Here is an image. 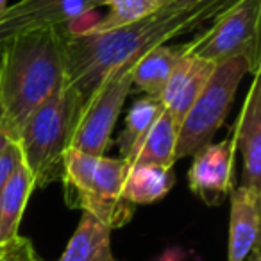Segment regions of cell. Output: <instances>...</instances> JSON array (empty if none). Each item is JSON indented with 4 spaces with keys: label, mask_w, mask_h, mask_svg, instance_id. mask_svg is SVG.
Returning a JSON list of instances; mask_svg holds the SVG:
<instances>
[{
    "label": "cell",
    "mask_w": 261,
    "mask_h": 261,
    "mask_svg": "<svg viewBox=\"0 0 261 261\" xmlns=\"http://www.w3.org/2000/svg\"><path fill=\"white\" fill-rule=\"evenodd\" d=\"M240 0H167L150 15L106 33H70L66 40V84L86 100L98 84L145 52L190 34Z\"/></svg>",
    "instance_id": "obj_1"
},
{
    "label": "cell",
    "mask_w": 261,
    "mask_h": 261,
    "mask_svg": "<svg viewBox=\"0 0 261 261\" xmlns=\"http://www.w3.org/2000/svg\"><path fill=\"white\" fill-rule=\"evenodd\" d=\"M68 27L33 31L0 47V130L18 142L25 122L66 84Z\"/></svg>",
    "instance_id": "obj_2"
},
{
    "label": "cell",
    "mask_w": 261,
    "mask_h": 261,
    "mask_svg": "<svg viewBox=\"0 0 261 261\" xmlns=\"http://www.w3.org/2000/svg\"><path fill=\"white\" fill-rule=\"evenodd\" d=\"M83 106L84 98L79 91L65 84L25 122L18 145L34 179V188H45L63 179L65 152L72 147Z\"/></svg>",
    "instance_id": "obj_3"
},
{
    "label": "cell",
    "mask_w": 261,
    "mask_h": 261,
    "mask_svg": "<svg viewBox=\"0 0 261 261\" xmlns=\"http://www.w3.org/2000/svg\"><path fill=\"white\" fill-rule=\"evenodd\" d=\"M127 170L129 163L122 158H97L68 149L61 179L66 206L95 215L111 229L123 227L135 215V206L122 197Z\"/></svg>",
    "instance_id": "obj_4"
},
{
    "label": "cell",
    "mask_w": 261,
    "mask_h": 261,
    "mask_svg": "<svg viewBox=\"0 0 261 261\" xmlns=\"http://www.w3.org/2000/svg\"><path fill=\"white\" fill-rule=\"evenodd\" d=\"M250 72L245 58H232L215 65L204 90L182 118L175 143V161L193 156L200 147L211 143L227 118L240 83Z\"/></svg>",
    "instance_id": "obj_5"
},
{
    "label": "cell",
    "mask_w": 261,
    "mask_h": 261,
    "mask_svg": "<svg viewBox=\"0 0 261 261\" xmlns=\"http://www.w3.org/2000/svg\"><path fill=\"white\" fill-rule=\"evenodd\" d=\"M259 20L261 0H240L190 43H182L186 56L215 65L232 58H245L250 73H259Z\"/></svg>",
    "instance_id": "obj_6"
},
{
    "label": "cell",
    "mask_w": 261,
    "mask_h": 261,
    "mask_svg": "<svg viewBox=\"0 0 261 261\" xmlns=\"http://www.w3.org/2000/svg\"><path fill=\"white\" fill-rule=\"evenodd\" d=\"M133 65L135 63L113 70L84 100L70 149L97 158L104 156L123 102L133 90Z\"/></svg>",
    "instance_id": "obj_7"
},
{
    "label": "cell",
    "mask_w": 261,
    "mask_h": 261,
    "mask_svg": "<svg viewBox=\"0 0 261 261\" xmlns=\"http://www.w3.org/2000/svg\"><path fill=\"white\" fill-rule=\"evenodd\" d=\"M98 6V0H20L0 16V47L33 31L66 27Z\"/></svg>",
    "instance_id": "obj_8"
},
{
    "label": "cell",
    "mask_w": 261,
    "mask_h": 261,
    "mask_svg": "<svg viewBox=\"0 0 261 261\" xmlns=\"http://www.w3.org/2000/svg\"><path fill=\"white\" fill-rule=\"evenodd\" d=\"M236 142L232 130L218 143H207L193 154L188 186L206 206H220L232 192Z\"/></svg>",
    "instance_id": "obj_9"
},
{
    "label": "cell",
    "mask_w": 261,
    "mask_h": 261,
    "mask_svg": "<svg viewBox=\"0 0 261 261\" xmlns=\"http://www.w3.org/2000/svg\"><path fill=\"white\" fill-rule=\"evenodd\" d=\"M236 150L243 160L242 186L261 190V84L254 75L243 108L232 129Z\"/></svg>",
    "instance_id": "obj_10"
},
{
    "label": "cell",
    "mask_w": 261,
    "mask_h": 261,
    "mask_svg": "<svg viewBox=\"0 0 261 261\" xmlns=\"http://www.w3.org/2000/svg\"><path fill=\"white\" fill-rule=\"evenodd\" d=\"M229 215L227 261H247L259 240L261 190L238 186L232 188Z\"/></svg>",
    "instance_id": "obj_11"
},
{
    "label": "cell",
    "mask_w": 261,
    "mask_h": 261,
    "mask_svg": "<svg viewBox=\"0 0 261 261\" xmlns=\"http://www.w3.org/2000/svg\"><path fill=\"white\" fill-rule=\"evenodd\" d=\"M213 68L215 63L186 54L175 65L160 100L177 125H181L186 113L204 90Z\"/></svg>",
    "instance_id": "obj_12"
},
{
    "label": "cell",
    "mask_w": 261,
    "mask_h": 261,
    "mask_svg": "<svg viewBox=\"0 0 261 261\" xmlns=\"http://www.w3.org/2000/svg\"><path fill=\"white\" fill-rule=\"evenodd\" d=\"M182 56H185L182 45H161L145 52L133 65L130 72L133 84L147 93V97L160 100L175 65Z\"/></svg>",
    "instance_id": "obj_13"
},
{
    "label": "cell",
    "mask_w": 261,
    "mask_h": 261,
    "mask_svg": "<svg viewBox=\"0 0 261 261\" xmlns=\"http://www.w3.org/2000/svg\"><path fill=\"white\" fill-rule=\"evenodd\" d=\"M111 231L95 215L83 211L79 225L58 261H116L111 252Z\"/></svg>",
    "instance_id": "obj_14"
},
{
    "label": "cell",
    "mask_w": 261,
    "mask_h": 261,
    "mask_svg": "<svg viewBox=\"0 0 261 261\" xmlns=\"http://www.w3.org/2000/svg\"><path fill=\"white\" fill-rule=\"evenodd\" d=\"M34 192V179L25 163H20L0 190V243L18 236L23 211Z\"/></svg>",
    "instance_id": "obj_15"
},
{
    "label": "cell",
    "mask_w": 261,
    "mask_h": 261,
    "mask_svg": "<svg viewBox=\"0 0 261 261\" xmlns=\"http://www.w3.org/2000/svg\"><path fill=\"white\" fill-rule=\"evenodd\" d=\"M174 185L175 177L172 168L154 165H129L122 186V197L133 206H145L161 200Z\"/></svg>",
    "instance_id": "obj_16"
},
{
    "label": "cell",
    "mask_w": 261,
    "mask_h": 261,
    "mask_svg": "<svg viewBox=\"0 0 261 261\" xmlns=\"http://www.w3.org/2000/svg\"><path fill=\"white\" fill-rule=\"evenodd\" d=\"M179 125L167 111L154 122L143 142L140 143L129 165H154V167L172 168L175 165V143H177Z\"/></svg>",
    "instance_id": "obj_17"
},
{
    "label": "cell",
    "mask_w": 261,
    "mask_h": 261,
    "mask_svg": "<svg viewBox=\"0 0 261 261\" xmlns=\"http://www.w3.org/2000/svg\"><path fill=\"white\" fill-rule=\"evenodd\" d=\"M165 111L161 100L156 98H140L133 104V108L129 109L125 118V125H123L122 133L118 135V149L122 160L129 161L135 156V152L138 150L140 143L143 142V138L147 136V133L150 130V127L154 125L160 115Z\"/></svg>",
    "instance_id": "obj_18"
},
{
    "label": "cell",
    "mask_w": 261,
    "mask_h": 261,
    "mask_svg": "<svg viewBox=\"0 0 261 261\" xmlns=\"http://www.w3.org/2000/svg\"><path fill=\"white\" fill-rule=\"evenodd\" d=\"M167 0H104L102 6L109 8L108 15L100 22L93 23L91 27L79 31V33H106V31L118 29V27L133 23L154 13Z\"/></svg>",
    "instance_id": "obj_19"
},
{
    "label": "cell",
    "mask_w": 261,
    "mask_h": 261,
    "mask_svg": "<svg viewBox=\"0 0 261 261\" xmlns=\"http://www.w3.org/2000/svg\"><path fill=\"white\" fill-rule=\"evenodd\" d=\"M0 261H40L29 238L15 236L9 242L0 243Z\"/></svg>",
    "instance_id": "obj_20"
},
{
    "label": "cell",
    "mask_w": 261,
    "mask_h": 261,
    "mask_svg": "<svg viewBox=\"0 0 261 261\" xmlns=\"http://www.w3.org/2000/svg\"><path fill=\"white\" fill-rule=\"evenodd\" d=\"M20 163H23V154L18 142H9L0 152V190L8 182V179L18 168Z\"/></svg>",
    "instance_id": "obj_21"
},
{
    "label": "cell",
    "mask_w": 261,
    "mask_h": 261,
    "mask_svg": "<svg viewBox=\"0 0 261 261\" xmlns=\"http://www.w3.org/2000/svg\"><path fill=\"white\" fill-rule=\"evenodd\" d=\"M9 142H11V140H9L8 136H6L4 133H2V130H0V152H2V149H4V147L8 145Z\"/></svg>",
    "instance_id": "obj_22"
},
{
    "label": "cell",
    "mask_w": 261,
    "mask_h": 261,
    "mask_svg": "<svg viewBox=\"0 0 261 261\" xmlns=\"http://www.w3.org/2000/svg\"><path fill=\"white\" fill-rule=\"evenodd\" d=\"M247 261H259V250L254 249V250H252V254H250L249 259H247Z\"/></svg>",
    "instance_id": "obj_23"
},
{
    "label": "cell",
    "mask_w": 261,
    "mask_h": 261,
    "mask_svg": "<svg viewBox=\"0 0 261 261\" xmlns=\"http://www.w3.org/2000/svg\"><path fill=\"white\" fill-rule=\"evenodd\" d=\"M8 9V0H0V16H2V13Z\"/></svg>",
    "instance_id": "obj_24"
},
{
    "label": "cell",
    "mask_w": 261,
    "mask_h": 261,
    "mask_svg": "<svg viewBox=\"0 0 261 261\" xmlns=\"http://www.w3.org/2000/svg\"><path fill=\"white\" fill-rule=\"evenodd\" d=\"M98 2H100V6H102V2H104V0H98Z\"/></svg>",
    "instance_id": "obj_25"
}]
</instances>
